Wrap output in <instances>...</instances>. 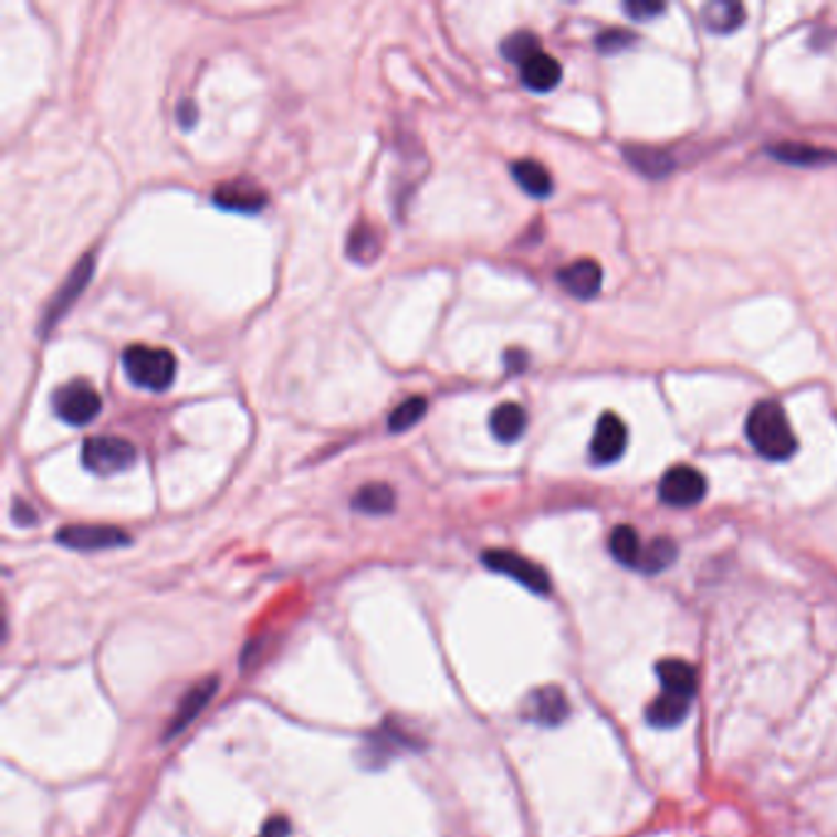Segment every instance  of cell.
<instances>
[{
  "mask_svg": "<svg viewBox=\"0 0 837 837\" xmlns=\"http://www.w3.org/2000/svg\"><path fill=\"white\" fill-rule=\"evenodd\" d=\"M290 835H293V825H290V820L285 816H273L265 820L259 837H290Z\"/></svg>",
  "mask_w": 837,
  "mask_h": 837,
  "instance_id": "31",
  "label": "cell"
},
{
  "mask_svg": "<svg viewBox=\"0 0 837 837\" xmlns=\"http://www.w3.org/2000/svg\"><path fill=\"white\" fill-rule=\"evenodd\" d=\"M678 557V548L671 538H656L649 545H644L639 571L646 575L663 573L666 567H671Z\"/></svg>",
  "mask_w": 837,
  "mask_h": 837,
  "instance_id": "26",
  "label": "cell"
},
{
  "mask_svg": "<svg viewBox=\"0 0 837 837\" xmlns=\"http://www.w3.org/2000/svg\"><path fill=\"white\" fill-rule=\"evenodd\" d=\"M746 438L752 448L766 460L784 462L798 450L796 432L791 428L786 410L776 400H762L746 418Z\"/></svg>",
  "mask_w": 837,
  "mask_h": 837,
  "instance_id": "1",
  "label": "cell"
},
{
  "mask_svg": "<svg viewBox=\"0 0 837 837\" xmlns=\"http://www.w3.org/2000/svg\"><path fill=\"white\" fill-rule=\"evenodd\" d=\"M656 676L658 680H661L663 693L693 700L698 690V676H695V668L690 663L680 661V658H666V661L656 666Z\"/></svg>",
  "mask_w": 837,
  "mask_h": 837,
  "instance_id": "15",
  "label": "cell"
},
{
  "mask_svg": "<svg viewBox=\"0 0 837 837\" xmlns=\"http://www.w3.org/2000/svg\"><path fill=\"white\" fill-rule=\"evenodd\" d=\"M406 750H416V736L406 730H400L396 722H386L381 730L368 734L366 750L362 752V756L368 758V766H378L381 758H390L394 754L406 752Z\"/></svg>",
  "mask_w": 837,
  "mask_h": 837,
  "instance_id": "13",
  "label": "cell"
},
{
  "mask_svg": "<svg viewBox=\"0 0 837 837\" xmlns=\"http://www.w3.org/2000/svg\"><path fill=\"white\" fill-rule=\"evenodd\" d=\"M177 118H180L185 128H189L197 121V106L189 104V102H182V106L177 108Z\"/></svg>",
  "mask_w": 837,
  "mask_h": 837,
  "instance_id": "34",
  "label": "cell"
},
{
  "mask_svg": "<svg viewBox=\"0 0 837 837\" xmlns=\"http://www.w3.org/2000/svg\"><path fill=\"white\" fill-rule=\"evenodd\" d=\"M634 44V35L627 30H607L597 38V50L605 54H617Z\"/></svg>",
  "mask_w": 837,
  "mask_h": 837,
  "instance_id": "29",
  "label": "cell"
},
{
  "mask_svg": "<svg viewBox=\"0 0 837 837\" xmlns=\"http://www.w3.org/2000/svg\"><path fill=\"white\" fill-rule=\"evenodd\" d=\"M567 715H571V705H567L563 690L555 686L533 690L526 700V710H523V718L541 724V728H555V724L565 722Z\"/></svg>",
  "mask_w": 837,
  "mask_h": 837,
  "instance_id": "11",
  "label": "cell"
},
{
  "mask_svg": "<svg viewBox=\"0 0 837 837\" xmlns=\"http://www.w3.org/2000/svg\"><path fill=\"white\" fill-rule=\"evenodd\" d=\"M557 283L565 287V293L577 300H593L601 290V268L589 259L575 261L557 273Z\"/></svg>",
  "mask_w": 837,
  "mask_h": 837,
  "instance_id": "14",
  "label": "cell"
},
{
  "mask_svg": "<svg viewBox=\"0 0 837 837\" xmlns=\"http://www.w3.org/2000/svg\"><path fill=\"white\" fill-rule=\"evenodd\" d=\"M627 442H629V435H627L624 420L619 416H614V412H605V416L597 420L589 452H593V460L597 464H611L619 460L624 450H627Z\"/></svg>",
  "mask_w": 837,
  "mask_h": 837,
  "instance_id": "10",
  "label": "cell"
},
{
  "mask_svg": "<svg viewBox=\"0 0 837 837\" xmlns=\"http://www.w3.org/2000/svg\"><path fill=\"white\" fill-rule=\"evenodd\" d=\"M138 462L136 444L116 435H98L86 438L82 444V464L86 472L98 477H114L128 472Z\"/></svg>",
  "mask_w": 837,
  "mask_h": 837,
  "instance_id": "3",
  "label": "cell"
},
{
  "mask_svg": "<svg viewBox=\"0 0 837 837\" xmlns=\"http://www.w3.org/2000/svg\"><path fill=\"white\" fill-rule=\"evenodd\" d=\"M428 412V400L420 398V396H412L408 400H404L394 412L388 416V432H406L410 430L412 426H418V422L426 418Z\"/></svg>",
  "mask_w": 837,
  "mask_h": 837,
  "instance_id": "27",
  "label": "cell"
},
{
  "mask_svg": "<svg viewBox=\"0 0 837 837\" xmlns=\"http://www.w3.org/2000/svg\"><path fill=\"white\" fill-rule=\"evenodd\" d=\"M347 253H349L352 261L362 263V265L374 263L378 259V253H381V237H378V231L374 227L359 224L349 233Z\"/></svg>",
  "mask_w": 837,
  "mask_h": 837,
  "instance_id": "25",
  "label": "cell"
},
{
  "mask_svg": "<svg viewBox=\"0 0 837 837\" xmlns=\"http://www.w3.org/2000/svg\"><path fill=\"white\" fill-rule=\"evenodd\" d=\"M541 52V44H538V38L533 35V32H513V35H509L504 42H501V54L513 64L523 66L531 57H535V54Z\"/></svg>",
  "mask_w": 837,
  "mask_h": 837,
  "instance_id": "28",
  "label": "cell"
},
{
  "mask_svg": "<svg viewBox=\"0 0 837 837\" xmlns=\"http://www.w3.org/2000/svg\"><path fill=\"white\" fill-rule=\"evenodd\" d=\"M489 428L499 442H516L529 428V416L519 404H501L489 418Z\"/></svg>",
  "mask_w": 837,
  "mask_h": 837,
  "instance_id": "17",
  "label": "cell"
},
{
  "mask_svg": "<svg viewBox=\"0 0 837 837\" xmlns=\"http://www.w3.org/2000/svg\"><path fill=\"white\" fill-rule=\"evenodd\" d=\"M688 712H690V698L661 693L651 702L649 710H646V720H649L651 728L671 730V728H678L680 722H686Z\"/></svg>",
  "mask_w": 837,
  "mask_h": 837,
  "instance_id": "18",
  "label": "cell"
},
{
  "mask_svg": "<svg viewBox=\"0 0 837 837\" xmlns=\"http://www.w3.org/2000/svg\"><path fill=\"white\" fill-rule=\"evenodd\" d=\"M609 551L614 555V561L627 565V567H634V571H639L644 545L639 541V533H636L631 526H617L611 531Z\"/></svg>",
  "mask_w": 837,
  "mask_h": 837,
  "instance_id": "23",
  "label": "cell"
},
{
  "mask_svg": "<svg viewBox=\"0 0 837 837\" xmlns=\"http://www.w3.org/2000/svg\"><path fill=\"white\" fill-rule=\"evenodd\" d=\"M624 10H627V15L639 20V22H649L653 18H658L666 10L663 3H656V0H629L627 6H624Z\"/></svg>",
  "mask_w": 837,
  "mask_h": 837,
  "instance_id": "30",
  "label": "cell"
},
{
  "mask_svg": "<svg viewBox=\"0 0 837 837\" xmlns=\"http://www.w3.org/2000/svg\"><path fill=\"white\" fill-rule=\"evenodd\" d=\"M708 494V479L702 477L695 467L678 464L671 467L658 484V496L666 506L676 509H690L700 504Z\"/></svg>",
  "mask_w": 837,
  "mask_h": 837,
  "instance_id": "7",
  "label": "cell"
},
{
  "mask_svg": "<svg viewBox=\"0 0 837 837\" xmlns=\"http://www.w3.org/2000/svg\"><path fill=\"white\" fill-rule=\"evenodd\" d=\"M102 394L92 384L84 381V378L64 384L52 394L54 416L72 428H84L88 422H94L102 416Z\"/></svg>",
  "mask_w": 837,
  "mask_h": 837,
  "instance_id": "4",
  "label": "cell"
},
{
  "mask_svg": "<svg viewBox=\"0 0 837 837\" xmlns=\"http://www.w3.org/2000/svg\"><path fill=\"white\" fill-rule=\"evenodd\" d=\"M482 563L499 575H506L516 579L519 585L535 595H548L551 593V577L543 571L541 565H535L529 557H523L513 551H486L482 553Z\"/></svg>",
  "mask_w": 837,
  "mask_h": 837,
  "instance_id": "5",
  "label": "cell"
},
{
  "mask_svg": "<svg viewBox=\"0 0 837 837\" xmlns=\"http://www.w3.org/2000/svg\"><path fill=\"white\" fill-rule=\"evenodd\" d=\"M768 153H772L774 158L781 160V163L803 165V167L825 165V163L837 160V155L830 153V150H823V148H816V145H806V143H791V140L768 145Z\"/></svg>",
  "mask_w": 837,
  "mask_h": 837,
  "instance_id": "21",
  "label": "cell"
},
{
  "mask_svg": "<svg viewBox=\"0 0 837 837\" xmlns=\"http://www.w3.org/2000/svg\"><path fill=\"white\" fill-rule=\"evenodd\" d=\"M217 690H219V678L217 676H207V678L199 680L197 686L189 688L180 705H177V710L172 712L170 722H167L163 740L170 742V740H175L177 734H182L189 728V724H192L199 715H202L205 708L211 702V698L217 695Z\"/></svg>",
  "mask_w": 837,
  "mask_h": 837,
  "instance_id": "9",
  "label": "cell"
},
{
  "mask_svg": "<svg viewBox=\"0 0 837 837\" xmlns=\"http://www.w3.org/2000/svg\"><path fill=\"white\" fill-rule=\"evenodd\" d=\"M13 521L18 526H32L38 521V513L32 511L25 501H13Z\"/></svg>",
  "mask_w": 837,
  "mask_h": 837,
  "instance_id": "32",
  "label": "cell"
},
{
  "mask_svg": "<svg viewBox=\"0 0 837 837\" xmlns=\"http://www.w3.org/2000/svg\"><path fill=\"white\" fill-rule=\"evenodd\" d=\"M561 80H563V66L545 52H538L535 57H531L521 66V82L523 86L531 88V92H538V94L553 92V88L561 84Z\"/></svg>",
  "mask_w": 837,
  "mask_h": 837,
  "instance_id": "16",
  "label": "cell"
},
{
  "mask_svg": "<svg viewBox=\"0 0 837 837\" xmlns=\"http://www.w3.org/2000/svg\"><path fill=\"white\" fill-rule=\"evenodd\" d=\"M121 366L133 386L153 390V394L170 388L177 376L175 354L163 347H145V344H133L123 352Z\"/></svg>",
  "mask_w": 837,
  "mask_h": 837,
  "instance_id": "2",
  "label": "cell"
},
{
  "mask_svg": "<svg viewBox=\"0 0 837 837\" xmlns=\"http://www.w3.org/2000/svg\"><path fill=\"white\" fill-rule=\"evenodd\" d=\"M504 359H506V368H509L511 374H521L523 368H526L529 356L523 354V352H506Z\"/></svg>",
  "mask_w": 837,
  "mask_h": 837,
  "instance_id": "33",
  "label": "cell"
},
{
  "mask_svg": "<svg viewBox=\"0 0 837 837\" xmlns=\"http://www.w3.org/2000/svg\"><path fill=\"white\" fill-rule=\"evenodd\" d=\"M702 20L712 32H734L744 22V6L734 3V0H712L702 8Z\"/></svg>",
  "mask_w": 837,
  "mask_h": 837,
  "instance_id": "22",
  "label": "cell"
},
{
  "mask_svg": "<svg viewBox=\"0 0 837 837\" xmlns=\"http://www.w3.org/2000/svg\"><path fill=\"white\" fill-rule=\"evenodd\" d=\"M215 205L239 215H259L268 205V195L251 180H229L215 189Z\"/></svg>",
  "mask_w": 837,
  "mask_h": 837,
  "instance_id": "12",
  "label": "cell"
},
{
  "mask_svg": "<svg viewBox=\"0 0 837 837\" xmlns=\"http://www.w3.org/2000/svg\"><path fill=\"white\" fill-rule=\"evenodd\" d=\"M627 160L636 167V170L649 175V177H663L673 170L671 155H666L656 148H646V145H634V148H624Z\"/></svg>",
  "mask_w": 837,
  "mask_h": 837,
  "instance_id": "24",
  "label": "cell"
},
{
  "mask_svg": "<svg viewBox=\"0 0 837 837\" xmlns=\"http://www.w3.org/2000/svg\"><path fill=\"white\" fill-rule=\"evenodd\" d=\"M511 175H513V180H516V185L523 189V192L535 197V199H545V197L553 195V177L541 163L516 160L511 165Z\"/></svg>",
  "mask_w": 837,
  "mask_h": 837,
  "instance_id": "19",
  "label": "cell"
},
{
  "mask_svg": "<svg viewBox=\"0 0 837 837\" xmlns=\"http://www.w3.org/2000/svg\"><path fill=\"white\" fill-rule=\"evenodd\" d=\"M92 275H94V255L88 253L80 263L74 265V271L70 273V278H66L64 285L57 290V293H54L48 310H44L42 325L38 329L42 337H48L52 327L57 325V322L66 315V312L72 310V305L76 303V300H80V295L86 290L88 281H92Z\"/></svg>",
  "mask_w": 837,
  "mask_h": 837,
  "instance_id": "8",
  "label": "cell"
},
{
  "mask_svg": "<svg viewBox=\"0 0 837 837\" xmlns=\"http://www.w3.org/2000/svg\"><path fill=\"white\" fill-rule=\"evenodd\" d=\"M352 509L364 513V516H386L396 509V491L384 482L366 484L354 494Z\"/></svg>",
  "mask_w": 837,
  "mask_h": 837,
  "instance_id": "20",
  "label": "cell"
},
{
  "mask_svg": "<svg viewBox=\"0 0 837 837\" xmlns=\"http://www.w3.org/2000/svg\"><path fill=\"white\" fill-rule=\"evenodd\" d=\"M60 545L70 551L94 553V551H108V548H123L130 545V535L118 526H98V523H72L57 531Z\"/></svg>",
  "mask_w": 837,
  "mask_h": 837,
  "instance_id": "6",
  "label": "cell"
}]
</instances>
